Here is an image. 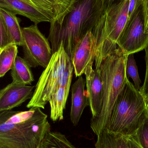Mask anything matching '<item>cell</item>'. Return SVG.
Wrapping results in <instances>:
<instances>
[{
    "instance_id": "cell-1",
    "label": "cell",
    "mask_w": 148,
    "mask_h": 148,
    "mask_svg": "<svg viewBox=\"0 0 148 148\" xmlns=\"http://www.w3.org/2000/svg\"><path fill=\"white\" fill-rule=\"evenodd\" d=\"M105 13L103 0H75L68 12L50 23L48 39L53 53L62 44L71 60L81 39L94 29Z\"/></svg>"
},
{
    "instance_id": "cell-2",
    "label": "cell",
    "mask_w": 148,
    "mask_h": 148,
    "mask_svg": "<svg viewBox=\"0 0 148 148\" xmlns=\"http://www.w3.org/2000/svg\"><path fill=\"white\" fill-rule=\"evenodd\" d=\"M50 131L47 115L40 108L0 112V145L8 148H40Z\"/></svg>"
},
{
    "instance_id": "cell-3",
    "label": "cell",
    "mask_w": 148,
    "mask_h": 148,
    "mask_svg": "<svg viewBox=\"0 0 148 148\" xmlns=\"http://www.w3.org/2000/svg\"><path fill=\"white\" fill-rule=\"evenodd\" d=\"M127 56L118 47L103 60L99 68L103 84L102 106L99 114L90 122L91 129L97 136L107 128L116 99L127 77Z\"/></svg>"
},
{
    "instance_id": "cell-4",
    "label": "cell",
    "mask_w": 148,
    "mask_h": 148,
    "mask_svg": "<svg viewBox=\"0 0 148 148\" xmlns=\"http://www.w3.org/2000/svg\"><path fill=\"white\" fill-rule=\"evenodd\" d=\"M147 114L144 98L127 77L106 129L126 137L133 136L144 121Z\"/></svg>"
},
{
    "instance_id": "cell-5",
    "label": "cell",
    "mask_w": 148,
    "mask_h": 148,
    "mask_svg": "<svg viewBox=\"0 0 148 148\" xmlns=\"http://www.w3.org/2000/svg\"><path fill=\"white\" fill-rule=\"evenodd\" d=\"M70 60L63 45L61 44L59 49L54 53L49 63L40 76L35 87L33 96L26 105L27 108H45L56 83Z\"/></svg>"
},
{
    "instance_id": "cell-6",
    "label": "cell",
    "mask_w": 148,
    "mask_h": 148,
    "mask_svg": "<svg viewBox=\"0 0 148 148\" xmlns=\"http://www.w3.org/2000/svg\"><path fill=\"white\" fill-rule=\"evenodd\" d=\"M21 46L23 58L31 68H46L53 55L49 40L39 30L37 25L22 28Z\"/></svg>"
},
{
    "instance_id": "cell-7",
    "label": "cell",
    "mask_w": 148,
    "mask_h": 148,
    "mask_svg": "<svg viewBox=\"0 0 148 148\" xmlns=\"http://www.w3.org/2000/svg\"><path fill=\"white\" fill-rule=\"evenodd\" d=\"M148 44V33H145V20L142 5L135 14L129 19L117 42L126 55L145 49Z\"/></svg>"
},
{
    "instance_id": "cell-8",
    "label": "cell",
    "mask_w": 148,
    "mask_h": 148,
    "mask_svg": "<svg viewBox=\"0 0 148 148\" xmlns=\"http://www.w3.org/2000/svg\"><path fill=\"white\" fill-rule=\"evenodd\" d=\"M129 0H122L110 6L106 11L105 42L117 44L129 19ZM104 48V47H103Z\"/></svg>"
},
{
    "instance_id": "cell-9",
    "label": "cell",
    "mask_w": 148,
    "mask_h": 148,
    "mask_svg": "<svg viewBox=\"0 0 148 148\" xmlns=\"http://www.w3.org/2000/svg\"><path fill=\"white\" fill-rule=\"evenodd\" d=\"M35 87L13 82L7 85L0 91V112L11 110L30 100Z\"/></svg>"
},
{
    "instance_id": "cell-10",
    "label": "cell",
    "mask_w": 148,
    "mask_h": 148,
    "mask_svg": "<svg viewBox=\"0 0 148 148\" xmlns=\"http://www.w3.org/2000/svg\"><path fill=\"white\" fill-rule=\"evenodd\" d=\"M94 36L91 30L83 37L76 46L71 59L76 77L82 76L88 66L94 64Z\"/></svg>"
},
{
    "instance_id": "cell-11",
    "label": "cell",
    "mask_w": 148,
    "mask_h": 148,
    "mask_svg": "<svg viewBox=\"0 0 148 148\" xmlns=\"http://www.w3.org/2000/svg\"><path fill=\"white\" fill-rule=\"evenodd\" d=\"M93 64L88 66L84 75L86 77L87 91L88 96L92 118L97 116L102 106L103 84L100 68H93Z\"/></svg>"
},
{
    "instance_id": "cell-12",
    "label": "cell",
    "mask_w": 148,
    "mask_h": 148,
    "mask_svg": "<svg viewBox=\"0 0 148 148\" xmlns=\"http://www.w3.org/2000/svg\"><path fill=\"white\" fill-rule=\"evenodd\" d=\"M0 8L16 15L27 17L35 25L44 22L50 23L49 19L42 13L31 0H0Z\"/></svg>"
},
{
    "instance_id": "cell-13",
    "label": "cell",
    "mask_w": 148,
    "mask_h": 148,
    "mask_svg": "<svg viewBox=\"0 0 148 148\" xmlns=\"http://www.w3.org/2000/svg\"><path fill=\"white\" fill-rule=\"evenodd\" d=\"M86 85V79L81 76L71 87L70 119L75 126L78 125L84 109L89 105L87 93L85 90Z\"/></svg>"
},
{
    "instance_id": "cell-14",
    "label": "cell",
    "mask_w": 148,
    "mask_h": 148,
    "mask_svg": "<svg viewBox=\"0 0 148 148\" xmlns=\"http://www.w3.org/2000/svg\"><path fill=\"white\" fill-rule=\"evenodd\" d=\"M50 21H57L70 10L75 0H31Z\"/></svg>"
},
{
    "instance_id": "cell-15",
    "label": "cell",
    "mask_w": 148,
    "mask_h": 148,
    "mask_svg": "<svg viewBox=\"0 0 148 148\" xmlns=\"http://www.w3.org/2000/svg\"><path fill=\"white\" fill-rule=\"evenodd\" d=\"M69 92V89L60 87L50 96L48 102L50 107V119L53 121L63 120Z\"/></svg>"
},
{
    "instance_id": "cell-16",
    "label": "cell",
    "mask_w": 148,
    "mask_h": 148,
    "mask_svg": "<svg viewBox=\"0 0 148 148\" xmlns=\"http://www.w3.org/2000/svg\"><path fill=\"white\" fill-rule=\"evenodd\" d=\"M10 70L13 82L29 85L34 81L31 67L23 58L17 56Z\"/></svg>"
},
{
    "instance_id": "cell-17",
    "label": "cell",
    "mask_w": 148,
    "mask_h": 148,
    "mask_svg": "<svg viewBox=\"0 0 148 148\" xmlns=\"http://www.w3.org/2000/svg\"><path fill=\"white\" fill-rule=\"evenodd\" d=\"M95 148H129L128 137L116 134L105 129L97 136Z\"/></svg>"
},
{
    "instance_id": "cell-18",
    "label": "cell",
    "mask_w": 148,
    "mask_h": 148,
    "mask_svg": "<svg viewBox=\"0 0 148 148\" xmlns=\"http://www.w3.org/2000/svg\"><path fill=\"white\" fill-rule=\"evenodd\" d=\"M0 16L5 21L14 44L21 46L23 34L22 28L20 26L21 20L17 17L15 14L2 8H0Z\"/></svg>"
},
{
    "instance_id": "cell-19",
    "label": "cell",
    "mask_w": 148,
    "mask_h": 148,
    "mask_svg": "<svg viewBox=\"0 0 148 148\" xmlns=\"http://www.w3.org/2000/svg\"><path fill=\"white\" fill-rule=\"evenodd\" d=\"M10 44L0 50V77H2L11 70L18 54V47Z\"/></svg>"
},
{
    "instance_id": "cell-20",
    "label": "cell",
    "mask_w": 148,
    "mask_h": 148,
    "mask_svg": "<svg viewBox=\"0 0 148 148\" xmlns=\"http://www.w3.org/2000/svg\"><path fill=\"white\" fill-rule=\"evenodd\" d=\"M40 148H76L61 133L50 131L46 135Z\"/></svg>"
},
{
    "instance_id": "cell-21",
    "label": "cell",
    "mask_w": 148,
    "mask_h": 148,
    "mask_svg": "<svg viewBox=\"0 0 148 148\" xmlns=\"http://www.w3.org/2000/svg\"><path fill=\"white\" fill-rule=\"evenodd\" d=\"M126 74L128 78L131 77L134 82V86L140 91L142 86L141 81L138 73V67L135 60L134 54L128 55L126 62Z\"/></svg>"
},
{
    "instance_id": "cell-22",
    "label": "cell",
    "mask_w": 148,
    "mask_h": 148,
    "mask_svg": "<svg viewBox=\"0 0 148 148\" xmlns=\"http://www.w3.org/2000/svg\"><path fill=\"white\" fill-rule=\"evenodd\" d=\"M74 72V67L72 61L70 60L68 62L66 69L56 83L52 94L55 92L60 87H64L70 90Z\"/></svg>"
},
{
    "instance_id": "cell-23",
    "label": "cell",
    "mask_w": 148,
    "mask_h": 148,
    "mask_svg": "<svg viewBox=\"0 0 148 148\" xmlns=\"http://www.w3.org/2000/svg\"><path fill=\"white\" fill-rule=\"evenodd\" d=\"M133 138L142 148H148V114Z\"/></svg>"
},
{
    "instance_id": "cell-24",
    "label": "cell",
    "mask_w": 148,
    "mask_h": 148,
    "mask_svg": "<svg viewBox=\"0 0 148 148\" xmlns=\"http://www.w3.org/2000/svg\"><path fill=\"white\" fill-rule=\"evenodd\" d=\"M0 50L10 44H14L12 37L8 30L7 25L2 16H0Z\"/></svg>"
},
{
    "instance_id": "cell-25",
    "label": "cell",
    "mask_w": 148,
    "mask_h": 148,
    "mask_svg": "<svg viewBox=\"0 0 148 148\" xmlns=\"http://www.w3.org/2000/svg\"><path fill=\"white\" fill-rule=\"evenodd\" d=\"M145 61L146 63V73L144 83L141 88L140 92L146 102L148 100V44L145 49Z\"/></svg>"
},
{
    "instance_id": "cell-26",
    "label": "cell",
    "mask_w": 148,
    "mask_h": 148,
    "mask_svg": "<svg viewBox=\"0 0 148 148\" xmlns=\"http://www.w3.org/2000/svg\"><path fill=\"white\" fill-rule=\"evenodd\" d=\"M142 0H129V19L135 14L140 7L142 5Z\"/></svg>"
},
{
    "instance_id": "cell-27",
    "label": "cell",
    "mask_w": 148,
    "mask_h": 148,
    "mask_svg": "<svg viewBox=\"0 0 148 148\" xmlns=\"http://www.w3.org/2000/svg\"><path fill=\"white\" fill-rule=\"evenodd\" d=\"M142 6L145 20V33H148V0H142Z\"/></svg>"
},
{
    "instance_id": "cell-28",
    "label": "cell",
    "mask_w": 148,
    "mask_h": 148,
    "mask_svg": "<svg viewBox=\"0 0 148 148\" xmlns=\"http://www.w3.org/2000/svg\"><path fill=\"white\" fill-rule=\"evenodd\" d=\"M128 145L129 148H142L133 136L128 137Z\"/></svg>"
},
{
    "instance_id": "cell-29",
    "label": "cell",
    "mask_w": 148,
    "mask_h": 148,
    "mask_svg": "<svg viewBox=\"0 0 148 148\" xmlns=\"http://www.w3.org/2000/svg\"><path fill=\"white\" fill-rule=\"evenodd\" d=\"M103 5H104V10L105 12L106 10L110 7L115 3H117L122 0H103Z\"/></svg>"
},
{
    "instance_id": "cell-30",
    "label": "cell",
    "mask_w": 148,
    "mask_h": 148,
    "mask_svg": "<svg viewBox=\"0 0 148 148\" xmlns=\"http://www.w3.org/2000/svg\"><path fill=\"white\" fill-rule=\"evenodd\" d=\"M146 110H147V113L148 114V100H147L146 102Z\"/></svg>"
},
{
    "instance_id": "cell-31",
    "label": "cell",
    "mask_w": 148,
    "mask_h": 148,
    "mask_svg": "<svg viewBox=\"0 0 148 148\" xmlns=\"http://www.w3.org/2000/svg\"><path fill=\"white\" fill-rule=\"evenodd\" d=\"M0 148H8L7 147H5L4 146H3V145H0Z\"/></svg>"
}]
</instances>
